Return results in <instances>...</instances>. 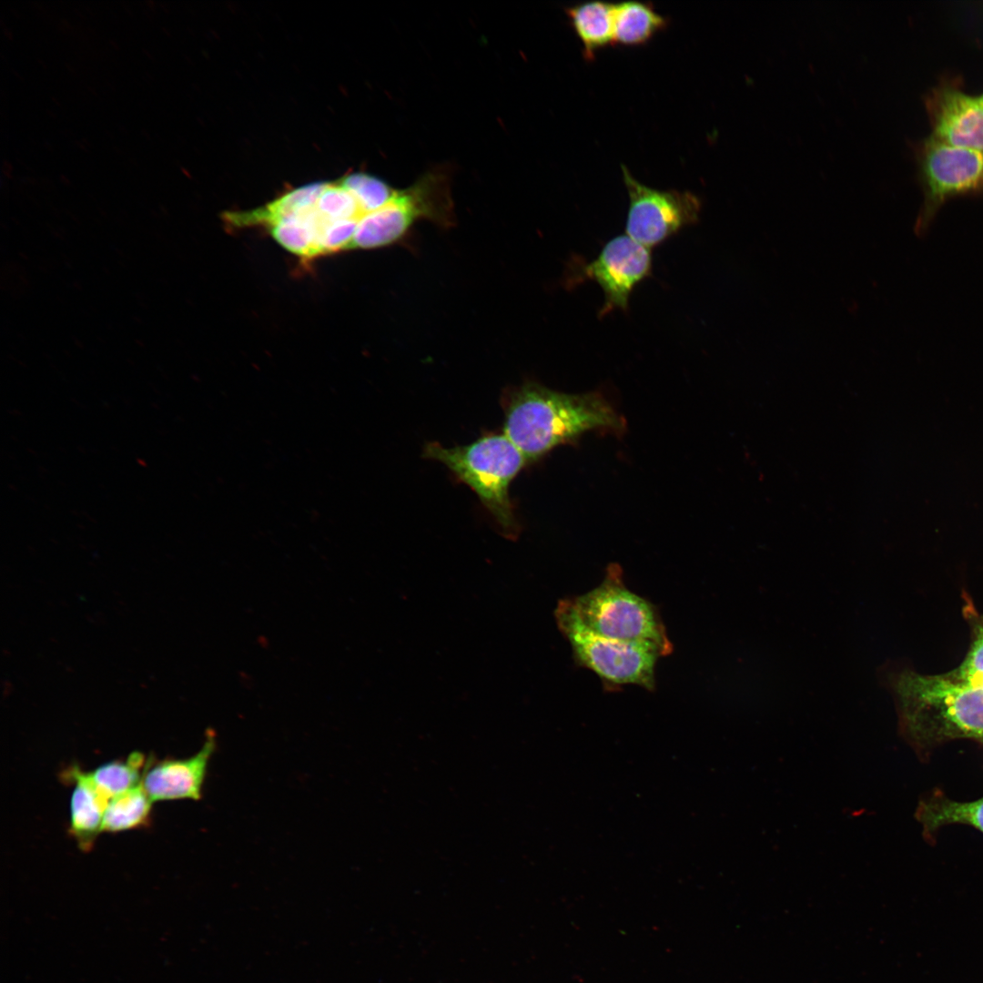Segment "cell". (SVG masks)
Returning a JSON list of instances; mask_svg holds the SVG:
<instances>
[{
	"label": "cell",
	"instance_id": "obj_9",
	"mask_svg": "<svg viewBox=\"0 0 983 983\" xmlns=\"http://www.w3.org/2000/svg\"><path fill=\"white\" fill-rule=\"evenodd\" d=\"M932 136L952 146L983 153V105L956 86H940L927 96Z\"/></svg>",
	"mask_w": 983,
	"mask_h": 983
},
{
	"label": "cell",
	"instance_id": "obj_6",
	"mask_svg": "<svg viewBox=\"0 0 983 983\" xmlns=\"http://www.w3.org/2000/svg\"><path fill=\"white\" fill-rule=\"evenodd\" d=\"M924 203L915 232H927L941 206L949 198L983 192V153L952 146L931 136L921 151Z\"/></svg>",
	"mask_w": 983,
	"mask_h": 983
},
{
	"label": "cell",
	"instance_id": "obj_7",
	"mask_svg": "<svg viewBox=\"0 0 983 983\" xmlns=\"http://www.w3.org/2000/svg\"><path fill=\"white\" fill-rule=\"evenodd\" d=\"M621 167L629 198L625 234L632 239L651 249L697 223L702 203L696 195L653 188L633 177L624 165Z\"/></svg>",
	"mask_w": 983,
	"mask_h": 983
},
{
	"label": "cell",
	"instance_id": "obj_11",
	"mask_svg": "<svg viewBox=\"0 0 983 983\" xmlns=\"http://www.w3.org/2000/svg\"><path fill=\"white\" fill-rule=\"evenodd\" d=\"M65 779L74 783L70 800V832L80 849L88 851L102 832L103 816L109 799L96 788L88 772L77 765L65 772Z\"/></svg>",
	"mask_w": 983,
	"mask_h": 983
},
{
	"label": "cell",
	"instance_id": "obj_8",
	"mask_svg": "<svg viewBox=\"0 0 983 983\" xmlns=\"http://www.w3.org/2000/svg\"><path fill=\"white\" fill-rule=\"evenodd\" d=\"M651 250L626 234L609 239L592 261L572 262L569 285L594 280L604 295L599 317L614 309L626 311L633 289L652 274Z\"/></svg>",
	"mask_w": 983,
	"mask_h": 983
},
{
	"label": "cell",
	"instance_id": "obj_13",
	"mask_svg": "<svg viewBox=\"0 0 983 983\" xmlns=\"http://www.w3.org/2000/svg\"><path fill=\"white\" fill-rule=\"evenodd\" d=\"M565 12L586 59H593L597 50L613 44V4L587 1L567 6Z\"/></svg>",
	"mask_w": 983,
	"mask_h": 983
},
{
	"label": "cell",
	"instance_id": "obj_17",
	"mask_svg": "<svg viewBox=\"0 0 983 983\" xmlns=\"http://www.w3.org/2000/svg\"><path fill=\"white\" fill-rule=\"evenodd\" d=\"M152 803L142 784L110 798L104 812L102 831L117 833L145 826Z\"/></svg>",
	"mask_w": 983,
	"mask_h": 983
},
{
	"label": "cell",
	"instance_id": "obj_22",
	"mask_svg": "<svg viewBox=\"0 0 983 983\" xmlns=\"http://www.w3.org/2000/svg\"><path fill=\"white\" fill-rule=\"evenodd\" d=\"M357 224L355 219L328 220L319 237L320 256L351 249Z\"/></svg>",
	"mask_w": 983,
	"mask_h": 983
},
{
	"label": "cell",
	"instance_id": "obj_16",
	"mask_svg": "<svg viewBox=\"0 0 983 983\" xmlns=\"http://www.w3.org/2000/svg\"><path fill=\"white\" fill-rule=\"evenodd\" d=\"M917 816L927 832L949 824H966L983 832V797L958 802L936 795L919 804Z\"/></svg>",
	"mask_w": 983,
	"mask_h": 983
},
{
	"label": "cell",
	"instance_id": "obj_14",
	"mask_svg": "<svg viewBox=\"0 0 983 983\" xmlns=\"http://www.w3.org/2000/svg\"><path fill=\"white\" fill-rule=\"evenodd\" d=\"M667 24V17L656 12L649 2L630 0L613 4V44H644Z\"/></svg>",
	"mask_w": 983,
	"mask_h": 983
},
{
	"label": "cell",
	"instance_id": "obj_4",
	"mask_svg": "<svg viewBox=\"0 0 983 983\" xmlns=\"http://www.w3.org/2000/svg\"><path fill=\"white\" fill-rule=\"evenodd\" d=\"M423 456L441 462L471 488L492 515L502 536L509 540L518 538L520 524L509 488L528 461L504 433L486 435L471 444L451 448L430 442Z\"/></svg>",
	"mask_w": 983,
	"mask_h": 983
},
{
	"label": "cell",
	"instance_id": "obj_21",
	"mask_svg": "<svg viewBox=\"0 0 983 983\" xmlns=\"http://www.w3.org/2000/svg\"><path fill=\"white\" fill-rule=\"evenodd\" d=\"M940 675L956 685L983 686V621L974 624L973 640L963 662L956 669Z\"/></svg>",
	"mask_w": 983,
	"mask_h": 983
},
{
	"label": "cell",
	"instance_id": "obj_5",
	"mask_svg": "<svg viewBox=\"0 0 983 983\" xmlns=\"http://www.w3.org/2000/svg\"><path fill=\"white\" fill-rule=\"evenodd\" d=\"M560 632L569 642L575 662L594 672L604 684H633L653 691L655 666L662 654L654 646L603 638L554 611Z\"/></svg>",
	"mask_w": 983,
	"mask_h": 983
},
{
	"label": "cell",
	"instance_id": "obj_2",
	"mask_svg": "<svg viewBox=\"0 0 983 983\" xmlns=\"http://www.w3.org/2000/svg\"><path fill=\"white\" fill-rule=\"evenodd\" d=\"M900 721L917 745L953 739L983 742V686H961L939 675L906 670L892 680Z\"/></svg>",
	"mask_w": 983,
	"mask_h": 983
},
{
	"label": "cell",
	"instance_id": "obj_3",
	"mask_svg": "<svg viewBox=\"0 0 983 983\" xmlns=\"http://www.w3.org/2000/svg\"><path fill=\"white\" fill-rule=\"evenodd\" d=\"M555 611L598 636L651 645L663 656L673 652L655 606L625 586L617 565L608 567L605 577L595 588L560 600Z\"/></svg>",
	"mask_w": 983,
	"mask_h": 983
},
{
	"label": "cell",
	"instance_id": "obj_1",
	"mask_svg": "<svg viewBox=\"0 0 983 983\" xmlns=\"http://www.w3.org/2000/svg\"><path fill=\"white\" fill-rule=\"evenodd\" d=\"M502 408L503 433L527 461L591 431L625 430L624 419L598 392L569 394L528 381L503 394Z\"/></svg>",
	"mask_w": 983,
	"mask_h": 983
},
{
	"label": "cell",
	"instance_id": "obj_10",
	"mask_svg": "<svg viewBox=\"0 0 983 983\" xmlns=\"http://www.w3.org/2000/svg\"><path fill=\"white\" fill-rule=\"evenodd\" d=\"M216 748V734L208 729L202 747L190 757H148L141 784L151 801L201 799L208 763Z\"/></svg>",
	"mask_w": 983,
	"mask_h": 983
},
{
	"label": "cell",
	"instance_id": "obj_18",
	"mask_svg": "<svg viewBox=\"0 0 983 983\" xmlns=\"http://www.w3.org/2000/svg\"><path fill=\"white\" fill-rule=\"evenodd\" d=\"M147 760L145 755L136 751L125 759L103 764L88 774L96 788L110 799L141 784Z\"/></svg>",
	"mask_w": 983,
	"mask_h": 983
},
{
	"label": "cell",
	"instance_id": "obj_23",
	"mask_svg": "<svg viewBox=\"0 0 983 983\" xmlns=\"http://www.w3.org/2000/svg\"><path fill=\"white\" fill-rule=\"evenodd\" d=\"M978 98L981 102V104L983 105V94L981 96H978Z\"/></svg>",
	"mask_w": 983,
	"mask_h": 983
},
{
	"label": "cell",
	"instance_id": "obj_15",
	"mask_svg": "<svg viewBox=\"0 0 983 983\" xmlns=\"http://www.w3.org/2000/svg\"><path fill=\"white\" fill-rule=\"evenodd\" d=\"M325 218L316 207L292 217L283 218L270 227L273 238L285 249L305 259L320 256L319 236Z\"/></svg>",
	"mask_w": 983,
	"mask_h": 983
},
{
	"label": "cell",
	"instance_id": "obj_12",
	"mask_svg": "<svg viewBox=\"0 0 983 983\" xmlns=\"http://www.w3.org/2000/svg\"><path fill=\"white\" fill-rule=\"evenodd\" d=\"M325 183H313L288 191L272 202L249 211L226 212V223L234 228L270 227L274 223L301 214L316 206Z\"/></svg>",
	"mask_w": 983,
	"mask_h": 983
},
{
	"label": "cell",
	"instance_id": "obj_19",
	"mask_svg": "<svg viewBox=\"0 0 983 983\" xmlns=\"http://www.w3.org/2000/svg\"><path fill=\"white\" fill-rule=\"evenodd\" d=\"M339 183L355 197L363 215L384 206L398 189L375 176L360 172L345 176Z\"/></svg>",
	"mask_w": 983,
	"mask_h": 983
},
{
	"label": "cell",
	"instance_id": "obj_20",
	"mask_svg": "<svg viewBox=\"0 0 983 983\" xmlns=\"http://www.w3.org/2000/svg\"><path fill=\"white\" fill-rule=\"evenodd\" d=\"M315 207L323 218L330 221H359L363 215L355 197L339 182L325 184Z\"/></svg>",
	"mask_w": 983,
	"mask_h": 983
}]
</instances>
